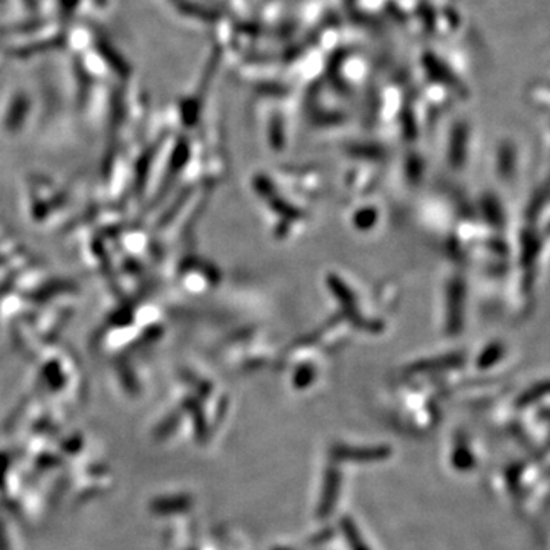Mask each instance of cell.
I'll use <instances>...</instances> for the list:
<instances>
[{"label": "cell", "mask_w": 550, "mask_h": 550, "mask_svg": "<svg viewBox=\"0 0 550 550\" xmlns=\"http://www.w3.org/2000/svg\"><path fill=\"white\" fill-rule=\"evenodd\" d=\"M389 454L387 449L384 448H346L341 447L340 449H336L333 456L338 458H344V461H377V458H382Z\"/></svg>", "instance_id": "obj_1"}, {"label": "cell", "mask_w": 550, "mask_h": 550, "mask_svg": "<svg viewBox=\"0 0 550 550\" xmlns=\"http://www.w3.org/2000/svg\"><path fill=\"white\" fill-rule=\"evenodd\" d=\"M338 483H340V475L336 471H329L326 475V486H324V494H323V502L321 506L318 509L319 516L329 515V512L333 509L336 494H338Z\"/></svg>", "instance_id": "obj_2"}, {"label": "cell", "mask_w": 550, "mask_h": 550, "mask_svg": "<svg viewBox=\"0 0 550 550\" xmlns=\"http://www.w3.org/2000/svg\"><path fill=\"white\" fill-rule=\"evenodd\" d=\"M344 532H346L349 546L352 550H368V547L364 544L363 538H361L358 530L355 529V526H353L352 523L344 521Z\"/></svg>", "instance_id": "obj_3"}]
</instances>
